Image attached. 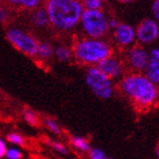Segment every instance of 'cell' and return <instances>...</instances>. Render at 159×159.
Listing matches in <instances>:
<instances>
[{
  "mask_svg": "<svg viewBox=\"0 0 159 159\" xmlns=\"http://www.w3.org/2000/svg\"><path fill=\"white\" fill-rule=\"evenodd\" d=\"M117 89L139 110H148L159 101V86L143 73L129 72L118 81Z\"/></svg>",
  "mask_w": 159,
  "mask_h": 159,
  "instance_id": "1",
  "label": "cell"
},
{
  "mask_svg": "<svg viewBox=\"0 0 159 159\" xmlns=\"http://www.w3.org/2000/svg\"><path fill=\"white\" fill-rule=\"evenodd\" d=\"M49 24L58 33H70L79 27L84 8L81 0H46Z\"/></svg>",
  "mask_w": 159,
  "mask_h": 159,
  "instance_id": "2",
  "label": "cell"
},
{
  "mask_svg": "<svg viewBox=\"0 0 159 159\" xmlns=\"http://www.w3.org/2000/svg\"><path fill=\"white\" fill-rule=\"evenodd\" d=\"M73 59L79 65L86 67L97 66L103 59L111 56L114 48L106 39L77 38L72 44Z\"/></svg>",
  "mask_w": 159,
  "mask_h": 159,
  "instance_id": "3",
  "label": "cell"
},
{
  "mask_svg": "<svg viewBox=\"0 0 159 159\" xmlns=\"http://www.w3.org/2000/svg\"><path fill=\"white\" fill-rule=\"evenodd\" d=\"M108 15L103 9H84L81 16L79 29L83 37L91 39H105L109 33Z\"/></svg>",
  "mask_w": 159,
  "mask_h": 159,
  "instance_id": "4",
  "label": "cell"
},
{
  "mask_svg": "<svg viewBox=\"0 0 159 159\" xmlns=\"http://www.w3.org/2000/svg\"><path fill=\"white\" fill-rule=\"evenodd\" d=\"M85 84L89 86L91 92L99 99H110L115 92V83L113 80L105 75L97 66H91L86 68Z\"/></svg>",
  "mask_w": 159,
  "mask_h": 159,
  "instance_id": "5",
  "label": "cell"
},
{
  "mask_svg": "<svg viewBox=\"0 0 159 159\" xmlns=\"http://www.w3.org/2000/svg\"><path fill=\"white\" fill-rule=\"evenodd\" d=\"M6 38L10 44L18 51L31 58H37L39 41L32 34L18 27H10L6 32Z\"/></svg>",
  "mask_w": 159,
  "mask_h": 159,
  "instance_id": "6",
  "label": "cell"
},
{
  "mask_svg": "<svg viewBox=\"0 0 159 159\" xmlns=\"http://www.w3.org/2000/svg\"><path fill=\"white\" fill-rule=\"evenodd\" d=\"M149 59V50L146 47L135 43L129 49L124 50L123 60L126 68L134 73H144Z\"/></svg>",
  "mask_w": 159,
  "mask_h": 159,
  "instance_id": "7",
  "label": "cell"
},
{
  "mask_svg": "<svg viewBox=\"0 0 159 159\" xmlns=\"http://www.w3.org/2000/svg\"><path fill=\"white\" fill-rule=\"evenodd\" d=\"M136 43L146 47L159 39V24L152 18H143L135 27Z\"/></svg>",
  "mask_w": 159,
  "mask_h": 159,
  "instance_id": "8",
  "label": "cell"
},
{
  "mask_svg": "<svg viewBox=\"0 0 159 159\" xmlns=\"http://www.w3.org/2000/svg\"><path fill=\"white\" fill-rule=\"evenodd\" d=\"M111 37L115 46L123 51L136 43L135 27L125 22H119L118 25L111 31Z\"/></svg>",
  "mask_w": 159,
  "mask_h": 159,
  "instance_id": "9",
  "label": "cell"
},
{
  "mask_svg": "<svg viewBox=\"0 0 159 159\" xmlns=\"http://www.w3.org/2000/svg\"><path fill=\"white\" fill-rule=\"evenodd\" d=\"M97 67L113 81H119L126 73V66L123 58L115 56L114 53L98 64Z\"/></svg>",
  "mask_w": 159,
  "mask_h": 159,
  "instance_id": "10",
  "label": "cell"
},
{
  "mask_svg": "<svg viewBox=\"0 0 159 159\" xmlns=\"http://www.w3.org/2000/svg\"><path fill=\"white\" fill-rule=\"evenodd\" d=\"M143 74L155 84L159 85V48L157 47L149 50V59Z\"/></svg>",
  "mask_w": 159,
  "mask_h": 159,
  "instance_id": "11",
  "label": "cell"
},
{
  "mask_svg": "<svg viewBox=\"0 0 159 159\" xmlns=\"http://www.w3.org/2000/svg\"><path fill=\"white\" fill-rule=\"evenodd\" d=\"M30 20L32 25L37 29H46L50 25L49 17L44 7H38L35 9L31 10Z\"/></svg>",
  "mask_w": 159,
  "mask_h": 159,
  "instance_id": "12",
  "label": "cell"
},
{
  "mask_svg": "<svg viewBox=\"0 0 159 159\" xmlns=\"http://www.w3.org/2000/svg\"><path fill=\"white\" fill-rule=\"evenodd\" d=\"M53 58H56L60 63H68L73 59V50L72 46L66 43H58L53 47Z\"/></svg>",
  "mask_w": 159,
  "mask_h": 159,
  "instance_id": "13",
  "label": "cell"
},
{
  "mask_svg": "<svg viewBox=\"0 0 159 159\" xmlns=\"http://www.w3.org/2000/svg\"><path fill=\"white\" fill-rule=\"evenodd\" d=\"M53 57V46L48 41H40L38 47L37 58L41 61L50 60Z\"/></svg>",
  "mask_w": 159,
  "mask_h": 159,
  "instance_id": "14",
  "label": "cell"
},
{
  "mask_svg": "<svg viewBox=\"0 0 159 159\" xmlns=\"http://www.w3.org/2000/svg\"><path fill=\"white\" fill-rule=\"evenodd\" d=\"M70 144L75 148L79 151H82V152H89L91 150V146H90L89 141L83 138V136L80 135H73L70 138Z\"/></svg>",
  "mask_w": 159,
  "mask_h": 159,
  "instance_id": "15",
  "label": "cell"
},
{
  "mask_svg": "<svg viewBox=\"0 0 159 159\" xmlns=\"http://www.w3.org/2000/svg\"><path fill=\"white\" fill-rule=\"evenodd\" d=\"M84 9L98 10L102 9L105 6V0H81Z\"/></svg>",
  "mask_w": 159,
  "mask_h": 159,
  "instance_id": "16",
  "label": "cell"
},
{
  "mask_svg": "<svg viewBox=\"0 0 159 159\" xmlns=\"http://www.w3.org/2000/svg\"><path fill=\"white\" fill-rule=\"evenodd\" d=\"M43 124L46 126L48 131L55 134V135H59L60 133H61V129H60L59 124L53 118H50V117H47V118L43 119Z\"/></svg>",
  "mask_w": 159,
  "mask_h": 159,
  "instance_id": "17",
  "label": "cell"
},
{
  "mask_svg": "<svg viewBox=\"0 0 159 159\" xmlns=\"http://www.w3.org/2000/svg\"><path fill=\"white\" fill-rule=\"evenodd\" d=\"M23 116L24 119H25V122L31 126H38L40 123V119L39 116L37 115V113H34L33 110L31 109H25L23 113Z\"/></svg>",
  "mask_w": 159,
  "mask_h": 159,
  "instance_id": "18",
  "label": "cell"
},
{
  "mask_svg": "<svg viewBox=\"0 0 159 159\" xmlns=\"http://www.w3.org/2000/svg\"><path fill=\"white\" fill-rule=\"evenodd\" d=\"M7 141L14 146H25V139L23 135H20V133L11 132L9 134H7Z\"/></svg>",
  "mask_w": 159,
  "mask_h": 159,
  "instance_id": "19",
  "label": "cell"
},
{
  "mask_svg": "<svg viewBox=\"0 0 159 159\" xmlns=\"http://www.w3.org/2000/svg\"><path fill=\"white\" fill-rule=\"evenodd\" d=\"M20 1V8L27 10H33L40 7L42 0H18Z\"/></svg>",
  "mask_w": 159,
  "mask_h": 159,
  "instance_id": "20",
  "label": "cell"
},
{
  "mask_svg": "<svg viewBox=\"0 0 159 159\" xmlns=\"http://www.w3.org/2000/svg\"><path fill=\"white\" fill-rule=\"evenodd\" d=\"M48 144L55 151H57L60 155H67L68 153V149L66 148L65 144H63L61 142L58 141H53V140H48Z\"/></svg>",
  "mask_w": 159,
  "mask_h": 159,
  "instance_id": "21",
  "label": "cell"
},
{
  "mask_svg": "<svg viewBox=\"0 0 159 159\" xmlns=\"http://www.w3.org/2000/svg\"><path fill=\"white\" fill-rule=\"evenodd\" d=\"M10 18L9 7L5 5H0V24L7 23Z\"/></svg>",
  "mask_w": 159,
  "mask_h": 159,
  "instance_id": "22",
  "label": "cell"
},
{
  "mask_svg": "<svg viewBox=\"0 0 159 159\" xmlns=\"http://www.w3.org/2000/svg\"><path fill=\"white\" fill-rule=\"evenodd\" d=\"M7 159H22L23 153L20 149L17 148H7L6 155H5Z\"/></svg>",
  "mask_w": 159,
  "mask_h": 159,
  "instance_id": "23",
  "label": "cell"
},
{
  "mask_svg": "<svg viewBox=\"0 0 159 159\" xmlns=\"http://www.w3.org/2000/svg\"><path fill=\"white\" fill-rule=\"evenodd\" d=\"M89 158L90 159H106V155L102 150L99 148H91L89 152Z\"/></svg>",
  "mask_w": 159,
  "mask_h": 159,
  "instance_id": "24",
  "label": "cell"
},
{
  "mask_svg": "<svg viewBox=\"0 0 159 159\" xmlns=\"http://www.w3.org/2000/svg\"><path fill=\"white\" fill-rule=\"evenodd\" d=\"M151 18L159 24V0H153L151 3Z\"/></svg>",
  "mask_w": 159,
  "mask_h": 159,
  "instance_id": "25",
  "label": "cell"
},
{
  "mask_svg": "<svg viewBox=\"0 0 159 159\" xmlns=\"http://www.w3.org/2000/svg\"><path fill=\"white\" fill-rule=\"evenodd\" d=\"M6 151H7L6 142H5V140H2L1 138H0V159L5 157V155H6Z\"/></svg>",
  "mask_w": 159,
  "mask_h": 159,
  "instance_id": "26",
  "label": "cell"
},
{
  "mask_svg": "<svg viewBox=\"0 0 159 159\" xmlns=\"http://www.w3.org/2000/svg\"><path fill=\"white\" fill-rule=\"evenodd\" d=\"M118 20H116V18H114V17H109L108 18V26H109V30L110 31H113L115 27L118 25Z\"/></svg>",
  "mask_w": 159,
  "mask_h": 159,
  "instance_id": "27",
  "label": "cell"
},
{
  "mask_svg": "<svg viewBox=\"0 0 159 159\" xmlns=\"http://www.w3.org/2000/svg\"><path fill=\"white\" fill-rule=\"evenodd\" d=\"M119 2L122 3H129V2H133V1H135V0H117Z\"/></svg>",
  "mask_w": 159,
  "mask_h": 159,
  "instance_id": "28",
  "label": "cell"
},
{
  "mask_svg": "<svg viewBox=\"0 0 159 159\" xmlns=\"http://www.w3.org/2000/svg\"><path fill=\"white\" fill-rule=\"evenodd\" d=\"M156 153H157V157H158V159H159V144H158V147H157V151H156Z\"/></svg>",
  "mask_w": 159,
  "mask_h": 159,
  "instance_id": "29",
  "label": "cell"
},
{
  "mask_svg": "<svg viewBox=\"0 0 159 159\" xmlns=\"http://www.w3.org/2000/svg\"><path fill=\"white\" fill-rule=\"evenodd\" d=\"M6 0H0V5H2V2H5Z\"/></svg>",
  "mask_w": 159,
  "mask_h": 159,
  "instance_id": "30",
  "label": "cell"
},
{
  "mask_svg": "<svg viewBox=\"0 0 159 159\" xmlns=\"http://www.w3.org/2000/svg\"><path fill=\"white\" fill-rule=\"evenodd\" d=\"M106 159H113V158H106Z\"/></svg>",
  "mask_w": 159,
  "mask_h": 159,
  "instance_id": "31",
  "label": "cell"
}]
</instances>
